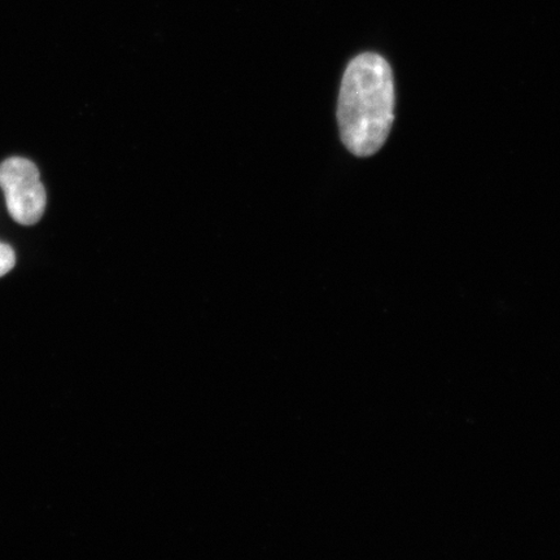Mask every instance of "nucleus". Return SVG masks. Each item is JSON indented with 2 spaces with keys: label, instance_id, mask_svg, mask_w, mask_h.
Masks as SVG:
<instances>
[{
  "label": "nucleus",
  "instance_id": "obj_1",
  "mask_svg": "<svg viewBox=\"0 0 560 560\" xmlns=\"http://www.w3.org/2000/svg\"><path fill=\"white\" fill-rule=\"evenodd\" d=\"M395 102L387 60L365 52L349 62L338 103L340 137L349 152L368 158L382 149L395 121Z\"/></svg>",
  "mask_w": 560,
  "mask_h": 560
},
{
  "label": "nucleus",
  "instance_id": "obj_2",
  "mask_svg": "<svg viewBox=\"0 0 560 560\" xmlns=\"http://www.w3.org/2000/svg\"><path fill=\"white\" fill-rule=\"evenodd\" d=\"M0 187L13 220L24 226L40 221L45 214L47 196L37 166L31 160H5L0 165Z\"/></svg>",
  "mask_w": 560,
  "mask_h": 560
},
{
  "label": "nucleus",
  "instance_id": "obj_3",
  "mask_svg": "<svg viewBox=\"0 0 560 560\" xmlns=\"http://www.w3.org/2000/svg\"><path fill=\"white\" fill-rule=\"evenodd\" d=\"M16 255L10 245L0 243V277L9 275L15 268Z\"/></svg>",
  "mask_w": 560,
  "mask_h": 560
}]
</instances>
